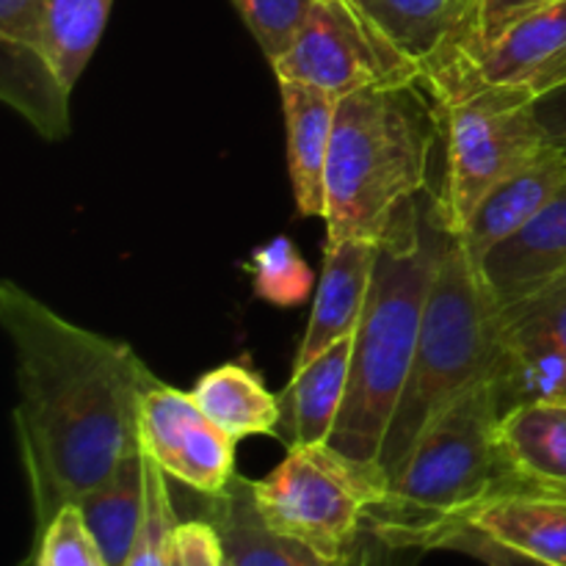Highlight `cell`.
Wrapping results in <instances>:
<instances>
[{
  "label": "cell",
  "mask_w": 566,
  "mask_h": 566,
  "mask_svg": "<svg viewBox=\"0 0 566 566\" xmlns=\"http://www.w3.org/2000/svg\"><path fill=\"white\" fill-rule=\"evenodd\" d=\"M0 324L14 348V429L39 531L142 448L138 412L155 376L133 346L77 326L6 280Z\"/></svg>",
  "instance_id": "1"
},
{
  "label": "cell",
  "mask_w": 566,
  "mask_h": 566,
  "mask_svg": "<svg viewBox=\"0 0 566 566\" xmlns=\"http://www.w3.org/2000/svg\"><path fill=\"white\" fill-rule=\"evenodd\" d=\"M448 238L434 199L426 210L415 199L379 243L368 304L354 335L346 403L329 440L335 451L376 473Z\"/></svg>",
  "instance_id": "2"
},
{
  "label": "cell",
  "mask_w": 566,
  "mask_h": 566,
  "mask_svg": "<svg viewBox=\"0 0 566 566\" xmlns=\"http://www.w3.org/2000/svg\"><path fill=\"white\" fill-rule=\"evenodd\" d=\"M440 119L423 77L337 103L326 164V241L381 243L426 188Z\"/></svg>",
  "instance_id": "3"
},
{
  "label": "cell",
  "mask_w": 566,
  "mask_h": 566,
  "mask_svg": "<svg viewBox=\"0 0 566 566\" xmlns=\"http://www.w3.org/2000/svg\"><path fill=\"white\" fill-rule=\"evenodd\" d=\"M503 401L495 381L479 385L446 409L370 509L368 525L390 547L437 551L481 506L534 490L501 442Z\"/></svg>",
  "instance_id": "4"
},
{
  "label": "cell",
  "mask_w": 566,
  "mask_h": 566,
  "mask_svg": "<svg viewBox=\"0 0 566 566\" xmlns=\"http://www.w3.org/2000/svg\"><path fill=\"white\" fill-rule=\"evenodd\" d=\"M503 354L501 304L479 265L451 235L426 302L412 368L379 453L385 484L401 473L423 431L451 403L501 376Z\"/></svg>",
  "instance_id": "5"
},
{
  "label": "cell",
  "mask_w": 566,
  "mask_h": 566,
  "mask_svg": "<svg viewBox=\"0 0 566 566\" xmlns=\"http://www.w3.org/2000/svg\"><path fill=\"white\" fill-rule=\"evenodd\" d=\"M440 119L446 175L434 197L448 235H459L486 193L536 158L553 136L539 103L520 88L475 75L459 50L423 72Z\"/></svg>",
  "instance_id": "6"
},
{
  "label": "cell",
  "mask_w": 566,
  "mask_h": 566,
  "mask_svg": "<svg viewBox=\"0 0 566 566\" xmlns=\"http://www.w3.org/2000/svg\"><path fill=\"white\" fill-rule=\"evenodd\" d=\"M385 490L376 470L352 462L329 442L291 446L265 479L252 481L263 523L335 564L354 562L359 534Z\"/></svg>",
  "instance_id": "7"
},
{
  "label": "cell",
  "mask_w": 566,
  "mask_h": 566,
  "mask_svg": "<svg viewBox=\"0 0 566 566\" xmlns=\"http://www.w3.org/2000/svg\"><path fill=\"white\" fill-rule=\"evenodd\" d=\"M271 66L280 81L304 83L335 97L423 77L412 61L381 42L346 0H315L291 48Z\"/></svg>",
  "instance_id": "8"
},
{
  "label": "cell",
  "mask_w": 566,
  "mask_h": 566,
  "mask_svg": "<svg viewBox=\"0 0 566 566\" xmlns=\"http://www.w3.org/2000/svg\"><path fill=\"white\" fill-rule=\"evenodd\" d=\"M142 451L158 462L169 479L213 497L235 479V437L199 409L191 392L155 381L138 412Z\"/></svg>",
  "instance_id": "9"
},
{
  "label": "cell",
  "mask_w": 566,
  "mask_h": 566,
  "mask_svg": "<svg viewBox=\"0 0 566 566\" xmlns=\"http://www.w3.org/2000/svg\"><path fill=\"white\" fill-rule=\"evenodd\" d=\"M503 354L501 390L503 415L534 401L566 398V274L539 291L501 307Z\"/></svg>",
  "instance_id": "10"
},
{
  "label": "cell",
  "mask_w": 566,
  "mask_h": 566,
  "mask_svg": "<svg viewBox=\"0 0 566 566\" xmlns=\"http://www.w3.org/2000/svg\"><path fill=\"white\" fill-rule=\"evenodd\" d=\"M464 64L495 86L539 99L566 88V0H547L509 22L495 39L459 48Z\"/></svg>",
  "instance_id": "11"
},
{
  "label": "cell",
  "mask_w": 566,
  "mask_h": 566,
  "mask_svg": "<svg viewBox=\"0 0 566 566\" xmlns=\"http://www.w3.org/2000/svg\"><path fill=\"white\" fill-rule=\"evenodd\" d=\"M365 25L420 72L470 44L479 0H346Z\"/></svg>",
  "instance_id": "12"
},
{
  "label": "cell",
  "mask_w": 566,
  "mask_h": 566,
  "mask_svg": "<svg viewBox=\"0 0 566 566\" xmlns=\"http://www.w3.org/2000/svg\"><path fill=\"white\" fill-rule=\"evenodd\" d=\"M376 258H379V243L326 241L324 271L315 287L313 313L293 368L313 363L335 343L357 335L374 282Z\"/></svg>",
  "instance_id": "13"
},
{
  "label": "cell",
  "mask_w": 566,
  "mask_h": 566,
  "mask_svg": "<svg viewBox=\"0 0 566 566\" xmlns=\"http://www.w3.org/2000/svg\"><path fill=\"white\" fill-rule=\"evenodd\" d=\"M564 186L566 153L556 142H551L531 164L492 188L484 202L475 208L468 227L453 238L462 243L468 258L481 265L492 249L517 235L551 199L558 197Z\"/></svg>",
  "instance_id": "14"
},
{
  "label": "cell",
  "mask_w": 566,
  "mask_h": 566,
  "mask_svg": "<svg viewBox=\"0 0 566 566\" xmlns=\"http://www.w3.org/2000/svg\"><path fill=\"white\" fill-rule=\"evenodd\" d=\"M497 304L506 307L566 274V186L517 235L492 249L479 265Z\"/></svg>",
  "instance_id": "15"
},
{
  "label": "cell",
  "mask_w": 566,
  "mask_h": 566,
  "mask_svg": "<svg viewBox=\"0 0 566 566\" xmlns=\"http://www.w3.org/2000/svg\"><path fill=\"white\" fill-rule=\"evenodd\" d=\"M287 127V169L302 216H326V164L340 97L304 83L280 81Z\"/></svg>",
  "instance_id": "16"
},
{
  "label": "cell",
  "mask_w": 566,
  "mask_h": 566,
  "mask_svg": "<svg viewBox=\"0 0 566 566\" xmlns=\"http://www.w3.org/2000/svg\"><path fill=\"white\" fill-rule=\"evenodd\" d=\"M462 528L484 531L539 562L566 566V492L523 490L495 497Z\"/></svg>",
  "instance_id": "17"
},
{
  "label": "cell",
  "mask_w": 566,
  "mask_h": 566,
  "mask_svg": "<svg viewBox=\"0 0 566 566\" xmlns=\"http://www.w3.org/2000/svg\"><path fill=\"white\" fill-rule=\"evenodd\" d=\"M208 520L219 531L232 566H357L326 562L310 547L271 531L254 506L252 481L232 479L224 492L210 497Z\"/></svg>",
  "instance_id": "18"
},
{
  "label": "cell",
  "mask_w": 566,
  "mask_h": 566,
  "mask_svg": "<svg viewBox=\"0 0 566 566\" xmlns=\"http://www.w3.org/2000/svg\"><path fill=\"white\" fill-rule=\"evenodd\" d=\"M3 70L0 97L17 111L42 138L59 142L70 133V94L64 77L36 44L0 39Z\"/></svg>",
  "instance_id": "19"
},
{
  "label": "cell",
  "mask_w": 566,
  "mask_h": 566,
  "mask_svg": "<svg viewBox=\"0 0 566 566\" xmlns=\"http://www.w3.org/2000/svg\"><path fill=\"white\" fill-rule=\"evenodd\" d=\"M501 442L534 490L566 492V403L534 401L501 418Z\"/></svg>",
  "instance_id": "20"
},
{
  "label": "cell",
  "mask_w": 566,
  "mask_h": 566,
  "mask_svg": "<svg viewBox=\"0 0 566 566\" xmlns=\"http://www.w3.org/2000/svg\"><path fill=\"white\" fill-rule=\"evenodd\" d=\"M354 337L335 343L313 363L293 368L285 398L291 407V446H326L343 412L352 370Z\"/></svg>",
  "instance_id": "21"
},
{
  "label": "cell",
  "mask_w": 566,
  "mask_h": 566,
  "mask_svg": "<svg viewBox=\"0 0 566 566\" xmlns=\"http://www.w3.org/2000/svg\"><path fill=\"white\" fill-rule=\"evenodd\" d=\"M108 566H125L144 517V451L127 453L119 468L75 503Z\"/></svg>",
  "instance_id": "22"
},
{
  "label": "cell",
  "mask_w": 566,
  "mask_h": 566,
  "mask_svg": "<svg viewBox=\"0 0 566 566\" xmlns=\"http://www.w3.org/2000/svg\"><path fill=\"white\" fill-rule=\"evenodd\" d=\"M191 396L199 409L235 440L274 434L282 418L274 392H269L263 379L243 363H227L208 370Z\"/></svg>",
  "instance_id": "23"
},
{
  "label": "cell",
  "mask_w": 566,
  "mask_h": 566,
  "mask_svg": "<svg viewBox=\"0 0 566 566\" xmlns=\"http://www.w3.org/2000/svg\"><path fill=\"white\" fill-rule=\"evenodd\" d=\"M111 6L114 0H42V50L70 88L103 39Z\"/></svg>",
  "instance_id": "24"
},
{
  "label": "cell",
  "mask_w": 566,
  "mask_h": 566,
  "mask_svg": "<svg viewBox=\"0 0 566 566\" xmlns=\"http://www.w3.org/2000/svg\"><path fill=\"white\" fill-rule=\"evenodd\" d=\"M252 287L274 307H298L313 291V271L291 238L280 235L260 247L247 263Z\"/></svg>",
  "instance_id": "25"
},
{
  "label": "cell",
  "mask_w": 566,
  "mask_h": 566,
  "mask_svg": "<svg viewBox=\"0 0 566 566\" xmlns=\"http://www.w3.org/2000/svg\"><path fill=\"white\" fill-rule=\"evenodd\" d=\"M166 479L158 462L144 453V517L125 566H169L177 517Z\"/></svg>",
  "instance_id": "26"
},
{
  "label": "cell",
  "mask_w": 566,
  "mask_h": 566,
  "mask_svg": "<svg viewBox=\"0 0 566 566\" xmlns=\"http://www.w3.org/2000/svg\"><path fill=\"white\" fill-rule=\"evenodd\" d=\"M265 59L274 64L313 11L315 0H232Z\"/></svg>",
  "instance_id": "27"
},
{
  "label": "cell",
  "mask_w": 566,
  "mask_h": 566,
  "mask_svg": "<svg viewBox=\"0 0 566 566\" xmlns=\"http://www.w3.org/2000/svg\"><path fill=\"white\" fill-rule=\"evenodd\" d=\"M36 566H108L81 509L64 506L39 531Z\"/></svg>",
  "instance_id": "28"
},
{
  "label": "cell",
  "mask_w": 566,
  "mask_h": 566,
  "mask_svg": "<svg viewBox=\"0 0 566 566\" xmlns=\"http://www.w3.org/2000/svg\"><path fill=\"white\" fill-rule=\"evenodd\" d=\"M227 553L219 531L210 520L177 523L171 536L169 566H224Z\"/></svg>",
  "instance_id": "29"
},
{
  "label": "cell",
  "mask_w": 566,
  "mask_h": 566,
  "mask_svg": "<svg viewBox=\"0 0 566 566\" xmlns=\"http://www.w3.org/2000/svg\"><path fill=\"white\" fill-rule=\"evenodd\" d=\"M437 551H457L464 553L470 558H479L481 564L486 566H553L539 562V558L528 556V553L517 551L512 545H503V542L492 539L490 534L475 528H459L453 534H448L446 539L440 542Z\"/></svg>",
  "instance_id": "30"
},
{
  "label": "cell",
  "mask_w": 566,
  "mask_h": 566,
  "mask_svg": "<svg viewBox=\"0 0 566 566\" xmlns=\"http://www.w3.org/2000/svg\"><path fill=\"white\" fill-rule=\"evenodd\" d=\"M0 39L42 48V0H0Z\"/></svg>",
  "instance_id": "31"
},
{
  "label": "cell",
  "mask_w": 566,
  "mask_h": 566,
  "mask_svg": "<svg viewBox=\"0 0 566 566\" xmlns=\"http://www.w3.org/2000/svg\"><path fill=\"white\" fill-rule=\"evenodd\" d=\"M539 3H545V0H479V9H475V33L470 39V44H464V48L490 42L509 22L523 17L525 11L536 9Z\"/></svg>",
  "instance_id": "32"
},
{
  "label": "cell",
  "mask_w": 566,
  "mask_h": 566,
  "mask_svg": "<svg viewBox=\"0 0 566 566\" xmlns=\"http://www.w3.org/2000/svg\"><path fill=\"white\" fill-rule=\"evenodd\" d=\"M539 116L545 122L547 133L553 136V142L566 153V88L539 99Z\"/></svg>",
  "instance_id": "33"
},
{
  "label": "cell",
  "mask_w": 566,
  "mask_h": 566,
  "mask_svg": "<svg viewBox=\"0 0 566 566\" xmlns=\"http://www.w3.org/2000/svg\"><path fill=\"white\" fill-rule=\"evenodd\" d=\"M224 566H232V564H230V558H227V564H224Z\"/></svg>",
  "instance_id": "34"
},
{
  "label": "cell",
  "mask_w": 566,
  "mask_h": 566,
  "mask_svg": "<svg viewBox=\"0 0 566 566\" xmlns=\"http://www.w3.org/2000/svg\"><path fill=\"white\" fill-rule=\"evenodd\" d=\"M562 403H566V398H564V401H562Z\"/></svg>",
  "instance_id": "35"
},
{
  "label": "cell",
  "mask_w": 566,
  "mask_h": 566,
  "mask_svg": "<svg viewBox=\"0 0 566 566\" xmlns=\"http://www.w3.org/2000/svg\"><path fill=\"white\" fill-rule=\"evenodd\" d=\"M545 3H547V0H545Z\"/></svg>",
  "instance_id": "36"
}]
</instances>
